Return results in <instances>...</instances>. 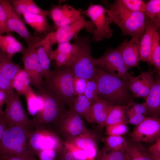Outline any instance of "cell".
<instances>
[{
	"mask_svg": "<svg viewBox=\"0 0 160 160\" xmlns=\"http://www.w3.org/2000/svg\"><path fill=\"white\" fill-rule=\"evenodd\" d=\"M7 127V123L1 116H0V142Z\"/></svg>",
	"mask_w": 160,
	"mask_h": 160,
	"instance_id": "c3c4849f",
	"label": "cell"
},
{
	"mask_svg": "<svg viewBox=\"0 0 160 160\" xmlns=\"http://www.w3.org/2000/svg\"><path fill=\"white\" fill-rule=\"evenodd\" d=\"M49 79L43 81V87L52 92L70 108L76 96L74 89V76L68 66L56 67Z\"/></svg>",
	"mask_w": 160,
	"mask_h": 160,
	"instance_id": "3957f363",
	"label": "cell"
},
{
	"mask_svg": "<svg viewBox=\"0 0 160 160\" xmlns=\"http://www.w3.org/2000/svg\"><path fill=\"white\" fill-rule=\"evenodd\" d=\"M81 15L80 10L67 4L52 5L47 16L53 22L56 29L72 23Z\"/></svg>",
	"mask_w": 160,
	"mask_h": 160,
	"instance_id": "2e32d148",
	"label": "cell"
},
{
	"mask_svg": "<svg viewBox=\"0 0 160 160\" xmlns=\"http://www.w3.org/2000/svg\"><path fill=\"white\" fill-rule=\"evenodd\" d=\"M34 129L21 125H7L0 142L1 159L17 157L28 160L35 157L28 144L29 136Z\"/></svg>",
	"mask_w": 160,
	"mask_h": 160,
	"instance_id": "6da1fadb",
	"label": "cell"
},
{
	"mask_svg": "<svg viewBox=\"0 0 160 160\" xmlns=\"http://www.w3.org/2000/svg\"><path fill=\"white\" fill-rule=\"evenodd\" d=\"M61 133L70 140L89 130L85 127L82 117L70 109L57 121L53 123Z\"/></svg>",
	"mask_w": 160,
	"mask_h": 160,
	"instance_id": "5bb4252c",
	"label": "cell"
},
{
	"mask_svg": "<svg viewBox=\"0 0 160 160\" xmlns=\"http://www.w3.org/2000/svg\"><path fill=\"white\" fill-rule=\"evenodd\" d=\"M132 103L127 106L110 105L107 118L103 127L121 123L126 124L127 119L126 118V111Z\"/></svg>",
	"mask_w": 160,
	"mask_h": 160,
	"instance_id": "83f0119b",
	"label": "cell"
},
{
	"mask_svg": "<svg viewBox=\"0 0 160 160\" xmlns=\"http://www.w3.org/2000/svg\"><path fill=\"white\" fill-rule=\"evenodd\" d=\"M84 95L92 103L99 97L97 81L94 80H87Z\"/></svg>",
	"mask_w": 160,
	"mask_h": 160,
	"instance_id": "74e56055",
	"label": "cell"
},
{
	"mask_svg": "<svg viewBox=\"0 0 160 160\" xmlns=\"http://www.w3.org/2000/svg\"><path fill=\"white\" fill-rule=\"evenodd\" d=\"M158 28L146 17L145 32L140 41V60L151 65L150 52L154 34Z\"/></svg>",
	"mask_w": 160,
	"mask_h": 160,
	"instance_id": "7402d4cb",
	"label": "cell"
},
{
	"mask_svg": "<svg viewBox=\"0 0 160 160\" xmlns=\"http://www.w3.org/2000/svg\"><path fill=\"white\" fill-rule=\"evenodd\" d=\"M87 80L83 78L74 76L73 85L76 95L84 94L86 88Z\"/></svg>",
	"mask_w": 160,
	"mask_h": 160,
	"instance_id": "60d3db41",
	"label": "cell"
},
{
	"mask_svg": "<svg viewBox=\"0 0 160 160\" xmlns=\"http://www.w3.org/2000/svg\"><path fill=\"white\" fill-rule=\"evenodd\" d=\"M85 28L87 31L93 33L96 28L91 20H87L81 15L74 22L60 27L55 32H51L45 37L49 39L52 45L64 42L70 41L73 39H76L78 34L82 29Z\"/></svg>",
	"mask_w": 160,
	"mask_h": 160,
	"instance_id": "8fae6325",
	"label": "cell"
},
{
	"mask_svg": "<svg viewBox=\"0 0 160 160\" xmlns=\"http://www.w3.org/2000/svg\"><path fill=\"white\" fill-rule=\"evenodd\" d=\"M23 46L14 37L10 35H0V49L12 59L16 53H21Z\"/></svg>",
	"mask_w": 160,
	"mask_h": 160,
	"instance_id": "4316f807",
	"label": "cell"
},
{
	"mask_svg": "<svg viewBox=\"0 0 160 160\" xmlns=\"http://www.w3.org/2000/svg\"><path fill=\"white\" fill-rule=\"evenodd\" d=\"M106 148L112 151H124L128 142L123 136L108 135L104 140Z\"/></svg>",
	"mask_w": 160,
	"mask_h": 160,
	"instance_id": "836d02e7",
	"label": "cell"
},
{
	"mask_svg": "<svg viewBox=\"0 0 160 160\" xmlns=\"http://www.w3.org/2000/svg\"><path fill=\"white\" fill-rule=\"evenodd\" d=\"M29 159L26 160L20 157H13L8 158L4 160H28Z\"/></svg>",
	"mask_w": 160,
	"mask_h": 160,
	"instance_id": "f907efd6",
	"label": "cell"
},
{
	"mask_svg": "<svg viewBox=\"0 0 160 160\" xmlns=\"http://www.w3.org/2000/svg\"><path fill=\"white\" fill-rule=\"evenodd\" d=\"M57 153L53 149H46L39 152L37 155L39 160H55Z\"/></svg>",
	"mask_w": 160,
	"mask_h": 160,
	"instance_id": "ee69618b",
	"label": "cell"
},
{
	"mask_svg": "<svg viewBox=\"0 0 160 160\" xmlns=\"http://www.w3.org/2000/svg\"><path fill=\"white\" fill-rule=\"evenodd\" d=\"M111 4L130 12H145V3L142 0H117Z\"/></svg>",
	"mask_w": 160,
	"mask_h": 160,
	"instance_id": "d6a6232c",
	"label": "cell"
},
{
	"mask_svg": "<svg viewBox=\"0 0 160 160\" xmlns=\"http://www.w3.org/2000/svg\"><path fill=\"white\" fill-rule=\"evenodd\" d=\"M92 104L84 95H77L70 109L89 122Z\"/></svg>",
	"mask_w": 160,
	"mask_h": 160,
	"instance_id": "f546056e",
	"label": "cell"
},
{
	"mask_svg": "<svg viewBox=\"0 0 160 160\" xmlns=\"http://www.w3.org/2000/svg\"><path fill=\"white\" fill-rule=\"evenodd\" d=\"M67 141L84 151L87 154V160H96L98 157L99 149L97 137L94 133L88 131Z\"/></svg>",
	"mask_w": 160,
	"mask_h": 160,
	"instance_id": "ffe728a7",
	"label": "cell"
},
{
	"mask_svg": "<svg viewBox=\"0 0 160 160\" xmlns=\"http://www.w3.org/2000/svg\"><path fill=\"white\" fill-rule=\"evenodd\" d=\"M93 62L95 67L114 77L128 81L132 77L118 48L108 50L99 58H93Z\"/></svg>",
	"mask_w": 160,
	"mask_h": 160,
	"instance_id": "9c48e42d",
	"label": "cell"
},
{
	"mask_svg": "<svg viewBox=\"0 0 160 160\" xmlns=\"http://www.w3.org/2000/svg\"><path fill=\"white\" fill-rule=\"evenodd\" d=\"M29 147L36 156L40 151L46 149H53L57 153L62 149V143L57 135L44 125H36V128L31 132L28 139Z\"/></svg>",
	"mask_w": 160,
	"mask_h": 160,
	"instance_id": "52a82bcc",
	"label": "cell"
},
{
	"mask_svg": "<svg viewBox=\"0 0 160 160\" xmlns=\"http://www.w3.org/2000/svg\"><path fill=\"white\" fill-rule=\"evenodd\" d=\"M36 93L42 99L43 106L33 118L36 125H45L55 123L67 112L63 110L65 104L52 92L42 87Z\"/></svg>",
	"mask_w": 160,
	"mask_h": 160,
	"instance_id": "8992f818",
	"label": "cell"
},
{
	"mask_svg": "<svg viewBox=\"0 0 160 160\" xmlns=\"http://www.w3.org/2000/svg\"><path fill=\"white\" fill-rule=\"evenodd\" d=\"M105 127L106 133L108 135L123 136L128 131L126 124L124 123L115 124Z\"/></svg>",
	"mask_w": 160,
	"mask_h": 160,
	"instance_id": "f35d334b",
	"label": "cell"
},
{
	"mask_svg": "<svg viewBox=\"0 0 160 160\" xmlns=\"http://www.w3.org/2000/svg\"><path fill=\"white\" fill-rule=\"evenodd\" d=\"M88 36L74 39L77 47L76 52L68 67L75 76L87 80L97 81L98 76L91 55V48Z\"/></svg>",
	"mask_w": 160,
	"mask_h": 160,
	"instance_id": "5b68a950",
	"label": "cell"
},
{
	"mask_svg": "<svg viewBox=\"0 0 160 160\" xmlns=\"http://www.w3.org/2000/svg\"><path fill=\"white\" fill-rule=\"evenodd\" d=\"M2 106L0 105V116H1L4 113V111L2 110Z\"/></svg>",
	"mask_w": 160,
	"mask_h": 160,
	"instance_id": "f5cc1de1",
	"label": "cell"
},
{
	"mask_svg": "<svg viewBox=\"0 0 160 160\" xmlns=\"http://www.w3.org/2000/svg\"><path fill=\"white\" fill-rule=\"evenodd\" d=\"M145 100L147 114H149L152 117L159 118L160 112L159 80L155 81Z\"/></svg>",
	"mask_w": 160,
	"mask_h": 160,
	"instance_id": "484cf974",
	"label": "cell"
},
{
	"mask_svg": "<svg viewBox=\"0 0 160 160\" xmlns=\"http://www.w3.org/2000/svg\"><path fill=\"white\" fill-rule=\"evenodd\" d=\"M81 14L89 17L96 28L93 33L92 39L96 41L108 39L113 34V31L110 24L112 23L107 9L100 3L94 4L91 3L88 7L84 11L79 10Z\"/></svg>",
	"mask_w": 160,
	"mask_h": 160,
	"instance_id": "ba28073f",
	"label": "cell"
},
{
	"mask_svg": "<svg viewBox=\"0 0 160 160\" xmlns=\"http://www.w3.org/2000/svg\"><path fill=\"white\" fill-rule=\"evenodd\" d=\"M134 142L152 143L160 137V119L154 117H145L136 126L130 134Z\"/></svg>",
	"mask_w": 160,
	"mask_h": 160,
	"instance_id": "9a60e30c",
	"label": "cell"
},
{
	"mask_svg": "<svg viewBox=\"0 0 160 160\" xmlns=\"http://www.w3.org/2000/svg\"><path fill=\"white\" fill-rule=\"evenodd\" d=\"M17 15L20 17L26 14H39L47 16L48 10L39 7L33 0H9Z\"/></svg>",
	"mask_w": 160,
	"mask_h": 160,
	"instance_id": "cb8c5ba5",
	"label": "cell"
},
{
	"mask_svg": "<svg viewBox=\"0 0 160 160\" xmlns=\"http://www.w3.org/2000/svg\"><path fill=\"white\" fill-rule=\"evenodd\" d=\"M9 95L3 90L0 91V105L1 106L5 103Z\"/></svg>",
	"mask_w": 160,
	"mask_h": 160,
	"instance_id": "681fc988",
	"label": "cell"
},
{
	"mask_svg": "<svg viewBox=\"0 0 160 160\" xmlns=\"http://www.w3.org/2000/svg\"><path fill=\"white\" fill-rule=\"evenodd\" d=\"M95 67L99 96L111 105L124 106V104L128 105L133 102V95L129 92L128 81L112 76Z\"/></svg>",
	"mask_w": 160,
	"mask_h": 160,
	"instance_id": "7a4b0ae2",
	"label": "cell"
},
{
	"mask_svg": "<svg viewBox=\"0 0 160 160\" xmlns=\"http://www.w3.org/2000/svg\"><path fill=\"white\" fill-rule=\"evenodd\" d=\"M159 35L158 31L155 32L153 39L150 52L151 65L160 71V45Z\"/></svg>",
	"mask_w": 160,
	"mask_h": 160,
	"instance_id": "d590c367",
	"label": "cell"
},
{
	"mask_svg": "<svg viewBox=\"0 0 160 160\" xmlns=\"http://www.w3.org/2000/svg\"><path fill=\"white\" fill-rule=\"evenodd\" d=\"M36 48L43 76L45 80H47L49 79L52 73V71L50 69V61L42 45H39Z\"/></svg>",
	"mask_w": 160,
	"mask_h": 160,
	"instance_id": "e575fe53",
	"label": "cell"
},
{
	"mask_svg": "<svg viewBox=\"0 0 160 160\" xmlns=\"http://www.w3.org/2000/svg\"><path fill=\"white\" fill-rule=\"evenodd\" d=\"M153 157V160H160V155L156 156H152Z\"/></svg>",
	"mask_w": 160,
	"mask_h": 160,
	"instance_id": "816d5d0a",
	"label": "cell"
},
{
	"mask_svg": "<svg viewBox=\"0 0 160 160\" xmlns=\"http://www.w3.org/2000/svg\"><path fill=\"white\" fill-rule=\"evenodd\" d=\"M24 96L26 101L28 112L34 118L36 114L42 109L43 106V100L34 92L31 86Z\"/></svg>",
	"mask_w": 160,
	"mask_h": 160,
	"instance_id": "4dcf8cb0",
	"label": "cell"
},
{
	"mask_svg": "<svg viewBox=\"0 0 160 160\" xmlns=\"http://www.w3.org/2000/svg\"><path fill=\"white\" fill-rule=\"evenodd\" d=\"M126 115L128 118L126 124L135 125L140 124L146 117L145 115L136 113L128 109L126 111Z\"/></svg>",
	"mask_w": 160,
	"mask_h": 160,
	"instance_id": "b9f144b4",
	"label": "cell"
},
{
	"mask_svg": "<svg viewBox=\"0 0 160 160\" xmlns=\"http://www.w3.org/2000/svg\"><path fill=\"white\" fill-rule=\"evenodd\" d=\"M0 2L6 14L8 33H16L25 40L28 47L36 48L42 38L30 33L20 17L15 11L9 0H0Z\"/></svg>",
	"mask_w": 160,
	"mask_h": 160,
	"instance_id": "7c38bea8",
	"label": "cell"
},
{
	"mask_svg": "<svg viewBox=\"0 0 160 160\" xmlns=\"http://www.w3.org/2000/svg\"><path fill=\"white\" fill-rule=\"evenodd\" d=\"M146 17L158 28L160 26V0H151L145 3Z\"/></svg>",
	"mask_w": 160,
	"mask_h": 160,
	"instance_id": "1f68e13d",
	"label": "cell"
},
{
	"mask_svg": "<svg viewBox=\"0 0 160 160\" xmlns=\"http://www.w3.org/2000/svg\"><path fill=\"white\" fill-rule=\"evenodd\" d=\"M155 71L142 72L138 76L131 77L128 81V87L134 96L145 100L155 83L153 77Z\"/></svg>",
	"mask_w": 160,
	"mask_h": 160,
	"instance_id": "ac0fdd59",
	"label": "cell"
},
{
	"mask_svg": "<svg viewBox=\"0 0 160 160\" xmlns=\"http://www.w3.org/2000/svg\"><path fill=\"white\" fill-rule=\"evenodd\" d=\"M8 33L5 10L0 2V35Z\"/></svg>",
	"mask_w": 160,
	"mask_h": 160,
	"instance_id": "7bdbcfd3",
	"label": "cell"
},
{
	"mask_svg": "<svg viewBox=\"0 0 160 160\" xmlns=\"http://www.w3.org/2000/svg\"><path fill=\"white\" fill-rule=\"evenodd\" d=\"M28 160H38L35 157H33V158H32L31 159H29Z\"/></svg>",
	"mask_w": 160,
	"mask_h": 160,
	"instance_id": "db71d44e",
	"label": "cell"
},
{
	"mask_svg": "<svg viewBox=\"0 0 160 160\" xmlns=\"http://www.w3.org/2000/svg\"><path fill=\"white\" fill-rule=\"evenodd\" d=\"M0 160H1L0 159Z\"/></svg>",
	"mask_w": 160,
	"mask_h": 160,
	"instance_id": "11a10c76",
	"label": "cell"
},
{
	"mask_svg": "<svg viewBox=\"0 0 160 160\" xmlns=\"http://www.w3.org/2000/svg\"><path fill=\"white\" fill-rule=\"evenodd\" d=\"M140 39L133 37L129 41L124 40L118 48L128 70L133 67H138L140 60Z\"/></svg>",
	"mask_w": 160,
	"mask_h": 160,
	"instance_id": "d6986e66",
	"label": "cell"
},
{
	"mask_svg": "<svg viewBox=\"0 0 160 160\" xmlns=\"http://www.w3.org/2000/svg\"><path fill=\"white\" fill-rule=\"evenodd\" d=\"M23 16L25 23L35 31L36 36L47 34L51 32V26L48 23L46 16L34 14H26Z\"/></svg>",
	"mask_w": 160,
	"mask_h": 160,
	"instance_id": "d4e9b609",
	"label": "cell"
},
{
	"mask_svg": "<svg viewBox=\"0 0 160 160\" xmlns=\"http://www.w3.org/2000/svg\"><path fill=\"white\" fill-rule=\"evenodd\" d=\"M107 9L112 23L121 29L123 34L141 39L145 32L146 16L144 12L128 11L110 4Z\"/></svg>",
	"mask_w": 160,
	"mask_h": 160,
	"instance_id": "277c9868",
	"label": "cell"
},
{
	"mask_svg": "<svg viewBox=\"0 0 160 160\" xmlns=\"http://www.w3.org/2000/svg\"><path fill=\"white\" fill-rule=\"evenodd\" d=\"M131 108L128 109L136 113L145 115L147 114V109L145 102L141 104L132 103Z\"/></svg>",
	"mask_w": 160,
	"mask_h": 160,
	"instance_id": "f6af8a7d",
	"label": "cell"
},
{
	"mask_svg": "<svg viewBox=\"0 0 160 160\" xmlns=\"http://www.w3.org/2000/svg\"><path fill=\"white\" fill-rule=\"evenodd\" d=\"M19 95L14 92L8 95L5 103V109L1 116L8 126L19 125L34 129L35 123L33 119L28 117L21 103Z\"/></svg>",
	"mask_w": 160,
	"mask_h": 160,
	"instance_id": "30bf717a",
	"label": "cell"
},
{
	"mask_svg": "<svg viewBox=\"0 0 160 160\" xmlns=\"http://www.w3.org/2000/svg\"><path fill=\"white\" fill-rule=\"evenodd\" d=\"M23 69L27 73L30 84L37 92L42 88L43 76L42 69L39 63L36 48L28 47L23 48L22 52Z\"/></svg>",
	"mask_w": 160,
	"mask_h": 160,
	"instance_id": "4fadbf2b",
	"label": "cell"
},
{
	"mask_svg": "<svg viewBox=\"0 0 160 160\" xmlns=\"http://www.w3.org/2000/svg\"><path fill=\"white\" fill-rule=\"evenodd\" d=\"M12 85L16 92L24 96L31 86L28 81L15 76L13 80Z\"/></svg>",
	"mask_w": 160,
	"mask_h": 160,
	"instance_id": "ab89813d",
	"label": "cell"
},
{
	"mask_svg": "<svg viewBox=\"0 0 160 160\" xmlns=\"http://www.w3.org/2000/svg\"><path fill=\"white\" fill-rule=\"evenodd\" d=\"M96 160H127L124 151H112L104 149Z\"/></svg>",
	"mask_w": 160,
	"mask_h": 160,
	"instance_id": "8d00e7d4",
	"label": "cell"
},
{
	"mask_svg": "<svg viewBox=\"0 0 160 160\" xmlns=\"http://www.w3.org/2000/svg\"><path fill=\"white\" fill-rule=\"evenodd\" d=\"M77 50L76 44L70 41L64 42L57 44L55 50H53L49 57L50 61L54 60L56 66H68L73 58Z\"/></svg>",
	"mask_w": 160,
	"mask_h": 160,
	"instance_id": "44dd1931",
	"label": "cell"
},
{
	"mask_svg": "<svg viewBox=\"0 0 160 160\" xmlns=\"http://www.w3.org/2000/svg\"><path fill=\"white\" fill-rule=\"evenodd\" d=\"M61 155L62 160H84L79 158L73 152L64 148Z\"/></svg>",
	"mask_w": 160,
	"mask_h": 160,
	"instance_id": "7dc6e473",
	"label": "cell"
},
{
	"mask_svg": "<svg viewBox=\"0 0 160 160\" xmlns=\"http://www.w3.org/2000/svg\"><path fill=\"white\" fill-rule=\"evenodd\" d=\"M128 143L125 150L127 160H153L152 156L140 144Z\"/></svg>",
	"mask_w": 160,
	"mask_h": 160,
	"instance_id": "f1b7e54d",
	"label": "cell"
},
{
	"mask_svg": "<svg viewBox=\"0 0 160 160\" xmlns=\"http://www.w3.org/2000/svg\"><path fill=\"white\" fill-rule=\"evenodd\" d=\"M110 105L107 101L99 96L92 104L89 122L98 124L103 127Z\"/></svg>",
	"mask_w": 160,
	"mask_h": 160,
	"instance_id": "603a6c76",
	"label": "cell"
},
{
	"mask_svg": "<svg viewBox=\"0 0 160 160\" xmlns=\"http://www.w3.org/2000/svg\"><path fill=\"white\" fill-rule=\"evenodd\" d=\"M21 69L20 65L15 63L0 49V88L8 94L14 92L13 80Z\"/></svg>",
	"mask_w": 160,
	"mask_h": 160,
	"instance_id": "e0dca14e",
	"label": "cell"
},
{
	"mask_svg": "<svg viewBox=\"0 0 160 160\" xmlns=\"http://www.w3.org/2000/svg\"><path fill=\"white\" fill-rule=\"evenodd\" d=\"M147 150L152 156L160 155V137L158 138Z\"/></svg>",
	"mask_w": 160,
	"mask_h": 160,
	"instance_id": "bcb514c9",
	"label": "cell"
}]
</instances>
